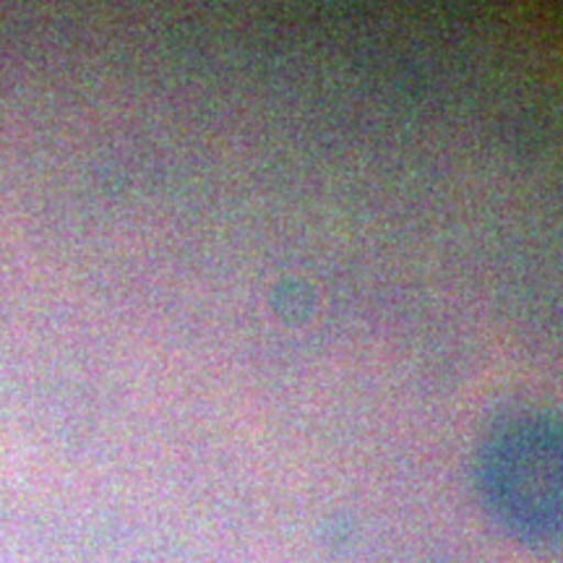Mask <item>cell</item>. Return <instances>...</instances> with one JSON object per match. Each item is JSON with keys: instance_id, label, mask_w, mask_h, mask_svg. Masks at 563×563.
<instances>
[{"instance_id": "1", "label": "cell", "mask_w": 563, "mask_h": 563, "mask_svg": "<svg viewBox=\"0 0 563 563\" xmlns=\"http://www.w3.org/2000/svg\"><path fill=\"white\" fill-rule=\"evenodd\" d=\"M481 493L511 530L548 538L563 530V441L534 431L506 433L483 452Z\"/></svg>"}]
</instances>
